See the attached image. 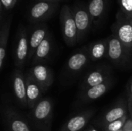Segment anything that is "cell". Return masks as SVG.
Listing matches in <instances>:
<instances>
[{
	"label": "cell",
	"mask_w": 132,
	"mask_h": 131,
	"mask_svg": "<svg viewBox=\"0 0 132 131\" xmlns=\"http://www.w3.org/2000/svg\"><path fill=\"white\" fill-rule=\"evenodd\" d=\"M53 101L44 98L29 113L28 116L32 124L38 131H50L53 120Z\"/></svg>",
	"instance_id": "1"
},
{
	"label": "cell",
	"mask_w": 132,
	"mask_h": 131,
	"mask_svg": "<svg viewBox=\"0 0 132 131\" xmlns=\"http://www.w3.org/2000/svg\"><path fill=\"white\" fill-rule=\"evenodd\" d=\"M60 22L62 35L66 44L69 46H75L77 43V29L72 8L67 5H63L60 10Z\"/></svg>",
	"instance_id": "2"
},
{
	"label": "cell",
	"mask_w": 132,
	"mask_h": 131,
	"mask_svg": "<svg viewBox=\"0 0 132 131\" xmlns=\"http://www.w3.org/2000/svg\"><path fill=\"white\" fill-rule=\"evenodd\" d=\"M112 31L113 35L115 36L128 49H132L131 20L121 11L117 14L116 21L112 26Z\"/></svg>",
	"instance_id": "3"
},
{
	"label": "cell",
	"mask_w": 132,
	"mask_h": 131,
	"mask_svg": "<svg viewBox=\"0 0 132 131\" xmlns=\"http://www.w3.org/2000/svg\"><path fill=\"white\" fill-rule=\"evenodd\" d=\"M13 56L14 63L17 69H22L28 63L29 36L27 29L24 27L19 28L17 32Z\"/></svg>",
	"instance_id": "4"
},
{
	"label": "cell",
	"mask_w": 132,
	"mask_h": 131,
	"mask_svg": "<svg viewBox=\"0 0 132 131\" xmlns=\"http://www.w3.org/2000/svg\"><path fill=\"white\" fill-rule=\"evenodd\" d=\"M57 5L58 4L56 2L37 1L28 11V19L29 22L38 24L46 20L55 12Z\"/></svg>",
	"instance_id": "5"
},
{
	"label": "cell",
	"mask_w": 132,
	"mask_h": 131,
	"mask_svg": "<svg viewBox=\"0 0 132 131\" xmlns=\"http://www.w3.org/2000/svg\"><path fill=\"white\" fill-rule=\"evenodd\" d=\"M72 12L77 29V42H80L87 35L93 21L87 8L82 5H76Z\"/></svg>",
	"instance_id": "6"
},
{
	"label": "cell",
	"mask_w": 132,
	"mask_h": 131,
	"mask_svg": "<svg viewBox=\"0 0 132 131\" xmlns=\"http://www.w3.org/2000/svg\"><path fill=\"white\" fill-rule=\"evenodd\" d=\"M12 85L15 97L19 105L22 108H28L26 97V75L21 69H15L12 74Z\"/></svg>",
	"instance_id": "7"
},
{
	"label": "cell",
	"mask_w": 132,
	"mask_h": 131,
	"mask_svg": "<svg viewBox=\"0 0 132 131\" xmlns=\"http://www.w3.org/2000/svg\"><path fill=\"white\" fill-rule=\"evenodd\" d=\"M108 58L115 65H120L127 59L129 49L114 35L108 38Z\"/></svg>",
	"instance_id": "8"
},
{
	"label": "cell",
	"mask_w": 132,
	"mask_h": 131,
	"mask_svg": "<svg viewBox=\"0 0 132 131\" xmlns=\"http://www.w3.org/2000/svg\"><path fill=\"white\" fill-rule=\"evenodd\" d=\"M27 73L41 86L44 92L47 90L53 83V74L51 69L42 63L34 65L29 69Z\"/></svg>",
	"instance_id": "9"
},
{
	"label": "cell",
	"mask_w": 132,
	"mask_h": 131,
	"mask_svg": "<svg viewBox=\"0 0 132 131\" xmlns=\"http://www.w3.org/2000/svg\"><path fill=\"white\" fill-rule=\"evenodd\" d=\"M49 33L48 27L44 23L35 24L29 37V56L28 63H31L32 57L43 39Z\"/></svg>",
	"instance_id": "10"
},
{
	"label": "cell",
	"mask_w": 132,
	"mask_h": 131,
	"mask_svg": "<svg viewBox=\"0 0 132 131\" xmlns=\"http://www.w3.org/2000/svg\"><path fill=\"white\" fill-rule=\"evenodd\" d=\"M4 117L6 126L9 131H31L25 119L12 107H5Z\"/></svg>",
	"instance_id": "11"
},
{
	"label": "cell",
	"mask_w": 132,
	"mask_h": 131,
	"mask_svg": "<svg viewBox=\"0 0 132 131\" xmlns=\"http://www.w3.org/2000/svg\"><path fill=\"white\" fill-rule=\"evenodd\" d=\"M27 106L29 110L34 108L41 100L44 92L41 86L29 74H26Z\"/></svg>",
	"instance_id": "12"
},
{
	"label": "cell",
	"mask_w": 132,
	"mask_h": 131,
	"mask_svg": "<svg viewBox=\"0 0 132 131\" xmlns=\"http://www.w3.org/2000/svg\"><path fill=\"white\" fill-rule=\"evenodd\" d=\"M94 111L93 110H88L80 113L73 117H71L64 125L61 127L60 131H80L81 130L91 119Z\"/></svg>",
	"instance_id": "13"
},
{
	"label": "cell",
	"mask_w": 132,
	"mask_h": 131,
	"mask_svg": "<svg viewBox=\"0 0 132 131\" xmlns=\"http://www.w3.org/2000/svg\"><path fill=\"white\" fill-rule=\"evenodd\" d=\"M90 59L88 50L81 49L73 53L68 59L66 69L68 73H77L82 70Z\"/></svg>",
	"instance_id": "14"
},
{
	"label": "cell",
	"mask_w": 132,
	"mask_h": 131,
	"mask_svg": "<svg viewBox=\"0 0 132 131\" xmlns=\"http://www.w3.org/2000/svg\"><path fill=\"white\" fill-rule=\"evenodd\" d=\"M128 110V102L121 100L103 116L101 123L102 125L106 126L108 124L118 120L126 116Z\"/></svg>",
	"instance_id": "15"
},
{
	"label": "cell",
	"mask_w": 132,
	"mask_h": 131,
	"mask_svg": "<svg viewBox=\"0 0 132 131\" xmlns=\"http://www.w3.org/2000/svg\"><path fill=\"white\" fill-rule=\"evenodd\" d=\"M52 49H53V39L50 33L49 32L46 36V38L43 39V41L37 48L32 57L31 63L34 66L37 64H41L42 63L46 61L50 56Z\"/></svg>",
	"instance_id": "16"
},
{
	"label": "cell",
	"mask_w": 132,
	"mask_h": 131,
	"mask_svg": "<svg viewBox=\"0 0 132 131\" xmlns=\"http://www.w3.org/2000/svg\"><path fill=\"white\" fill-rule=\"evenodd\" d=\"M111 86V80L108 79L103 83L90 87L82 92L80 99L83 102L87 103L95 100L104 95Z\"/></svg>",
	"instance_id": "17"
},
{
	"label": "cell",
	"mask_w": 132,
	"mask_h": 131,
	"mask_svg": "<svg viewBox=\"0 0 132 131\" xmlns=\"http://www.w3.org/2000/svg\"><path fill=\"white\" fill-rule=\"evenodd\" d=\"M12 24V16L5 19L2 22H1L0 29V70L3 69V65L5 63V59L6 56L7 44L9 36V32Z\"/></svg>",
	"instance_id": "18"
},
{
	"label": "cell",
	"mask_w": 132,
	"mask_h": 131,
	"mask_svg": "<svg viewBox=\"0 0 132 131\" xmlns=\"http://www.w3.org/2000/svg\"><path fill=\"white\" fill-rule=\"evenodd\" d=\"M108 79V75L104 69H95L88 73L84 78L81 86V90L83 92L90 87L97 86L101 83H103Z\"/></svg>",
	"instance_id": "19"
},
{
	"label": "cell",
	"mask_w": 132,
	"mask_h": 131,
	"mask_svg": "<svg viewBox=\"0 0 132 131\" xmlns=\"http://www.w3.org/2000/svg\"><path fill=\"white\" fill-rule=\"evenodd\" d=\"M108 39L91 43L87 49L90 60L97 61L103 59L104 57H108Z\"/></svg>",
	"instance_id": "20"
},
{
	"label": "cell",
	"mask_w": 132,
	"mask_h": 131,
	"mask_svg": "<svg viewBox=\"0 0 132 131\" xmlns=\"http://www.w3.org/2000/svg\"><path fill=\"white\" fill-rule=\"evenodd\" d=\"M108 0H90L87 9L92 19V21L97 23L103 17Z\"/></svg>",
	"instance_id": "21"
},
{
	"label": "cell",
	"mask_w": 132,
	"mask_h": 131,
	"mask_svg": "<svg viewBox=\"0 0 132 131\" xmlns=\"http://www.w3.org/2000/svg\"><path fill=\"white\" fill-rule=\"evenodd\" d=\"M127 117L128 116H125L124 117L115 120L112 123L108 124V125H106V131H119L120 130L123 129L125 124H126V120H127Z\"/></svg>",
	"instance_id": "22"
},
{
	"label": "cell",
	"mask_w": 132,
	"mask_h": 131,
	"mask_svg": "<svg viewBox=\"0 0 132 131\" xmlns=\"http://www.w3.org/2000/svg\"><path fill=\"white\" fill-rule=\"evenodd\" d=\"M120 11L129 18L132 17V0H118Z\"/></svg>",
	"instance_id": "23"
},
{
	"label": "cell",
	"mask_w": 132,
	"mask_h": 131,
	"mask_svg": "<svg viewBox=\"0 0 132 131\" xmlns=\"http://www.w3.org/2000/svg\"><path fill=\"white\" fill-rule=\"evenodd\" d=\"M18 0H1V12L3 15V12L12 10L16 5Z\"/></svg>",
	"instance_id": "24"
},
{
	"label": "cell",
	"mask_w": 132,
	"mask_h": 131,
	"mask_svg": "<svg viewBox=\"0 0 132 131\" xmlns=\"http://www.w3.org/2000/svg\"><path fill=\"white\" fill-rule=\"evenodd\" d=\"M128 111L131 110L132 107V80L128 88Z\"/></svg>",
	"instance_id": "25"
},
{
	"label": "cell",
	"mask_w": 132,
	"mask_h": 131,
	"mask_svg": "<svg viewBox=\"0 0 132 131\" xmlns=\"http://www.w3.org/2000/svg\"><path fill=\"white\" fill-rule=\"evenodd\" d=\"M123 131H132V120L126 122L123 128Z\"/></svg>",
	"instance_id": "26"
},
{
	"label": "cell",
	"mask_w": 132,
	"mask_h": 131,
	"mask_svg": "<svg viewBox=\"0 0 132 131\" xmlns=\"http://www.w3.org/2000/svg\"><path fill=\"white\" fill-rule=\"evenodd\" d=\"M37 1H44V2H56L58 3L59 0H37Z\"/></svg>",
	"instance_id": "27"
},
{
	"label": "cell",
	"mask_w": 132,
	"mask_h": 131,
	"mask_svg": "<svg viewBox=\"0 0 132 131\" xmlns=\"http://www.w3.org/2000/svg\"><path fill=\"white\" fill-rule=\"evenodd\" d=\"M86 131H97V130H95V129H94V128H91V129H89V130H87Z\"/></svg>",
	"instance_id": "28"
},
{
	"label": "cell",
	"mask_w": 132,
	"mask_h": 131,
	"mask_svg": "<svg viewBox=\"0 0 132 131\" xmlns=\"http://www.w3.org/2000/svg\"><path fill=\"white\" fill-rule=\"evenodd\" d=\"M129 112H130V113H131V116H132V107L131 108V110H129Z\"/></svg>",
	"instance_id": "29"
},
{
	"label": "cell",
	"mask_w": 132,
	"mask_h": 131,
	"mask_svg": "<svg viewBox=\"0 0 132 131\" xmlns=\"http://www.w3.org/2000/svg\"><path fill=\"white\" fill-rule=\"evenodd\" d=\"M130 19H131V22H132V17L131 18H130Z\"/></svg>",
	"instance_id": "30"
},
{
	"label": "cell",
	"mask_w": 132,
	"mask_h": 131,
	"mask_svg": "<svg viewBox=\"0 0 132 131\" xmlns=\"http://www.w3.org/2000/svg\"><path fill=\"white\" fill-rule=\"evenodd\" d=\"M131 118H132V116H131ZM131 120H132V119H131Z\"/></svg>",
	"instance_id": "31"
}]
</instances>
